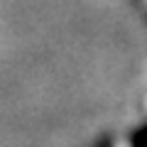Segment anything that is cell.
I'll return each mask as SVG.
<instances>
[{
    "label": "cell",
    "instance_id": "cell-1",
    "mask_svg": "<svg viewBox=\"0 0 147 147\" xmlns=\"http://www.w3.org/2000/svg\"><path fill=\"white\" fill-rule=\"evenodd\" d=\"M132 147H147V125L132 135Z\"/></svg>",
    "mask_w": 147,
    "mask_h": 147
}]
</instances>
